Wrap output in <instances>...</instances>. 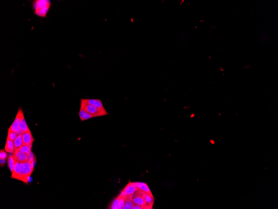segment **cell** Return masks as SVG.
<instances>
[{
  "label": "cell",
  "instance_id": "cell-21",
  "mask_svg": "<svg viewBox=\"0 0 278 209\" xmlns=\"http://www.w3.org/2000/svg\"><path fill=\"white\" fill-rule=\"evenodd\" d=\"M7 154L4 150H1L0 152V158L1 165H4L5 163L6 159L7 158Z\"/></svg>",
  "mask_w": 278,
  "mask_h": 209
},
{
  "label": "cell",
  "instance_id": "cell-5",
  "mask_svg": "<svg viewBox=\"0 0 278 209\" xmlns=\"http://www.w3.org/2000/svg\"><path fill=\"white\" fill-rule=\"evenodd\" d=\"M22 140L23 145L32 148L34 139L30 130L22 133Z\"/></svg>",
  "mask_w": 278,
  "mask_h": 209
},
{
  "label": "cell",
  "instance_id": "cell-9",
  "mask_svg": "<svg viewBox=\"0 0 278 209\" xmlns=\"http://www.w3.org/2000/svg\"><path fill=\"white\" fill-rule=\"evenodd\" d=\"M142 197L145 200L146 209H152L154 200H155V198L153 197V195H150L145 193L142 196Z\"/></svg>",
  "mask_w": 278,
  "mask_h": 209
},
{
  "label": "cell",
  "instance_id": "cell-16",
  "mask_svg": "<svg viewBox=\"0 0 278 209\" xmlns=\"http://www.w3.org/2000/svg\"><path fill=\"white\" fill-rule=\"evenodd\" d=\"M14 144L15 149H18L23 145L22 134H18L14 141Z\"/></svg>",
  "mask_w": 278,
  "mask_h": 209
},
{
  "label": "cell",
  "instance_id": "cell-6",
  "mask_svg": "<svg viewBox=\"0 0 278 209\" xmlns=\"http://www.w3.org/2000/svg\"><path fill=\"white\" fill-rule=\"evenodd\" d=\"M13 155L15 161L18 162L25 163L28 162V155L22 153L18 149H15Z\"/></svg>",
  "mask_w": 278,
  "mask_h": 209
},
{
  "label": "cell",
  "instance_id": "cell-14",
  "mask_svg": "<svg viewBox=\"0 0 278 209\" xmlns=\"http://www.w3.org/2000/svg\"><path fill=\"white\" fill-rule=\"evenodd\" d=\"M137 188L142 190V191L145 192V193H147V194H149V195H153L150 188L148 187V185L145 183H143V182H139Z\"/></svg>",
  "mask_w": 278,
  "mask_h": 209
},
{
  "label": "cell",
  "instance_id": "cell-3",
  "mask_svg": "<svg viewBox=\"0 0 278 209\" xmlns=\"http://www.w3.org/2000/svg\"><path fill=\"white\" fill-rule=\"evenodd\" d=\"M80 108L84 110L85 111L93 115L95 117L103 116L108 114L107 111H103L97 107L95 106L89 104L85 103L81 101V107Z\"/></svg>",
  "mask_w": 278,
  "mask_h": 209
},
{
  "label": "cell",
  "instance_id": "cell-18",
  "mask_svg": "<svg viewBox=\"0 0 278 209\" xmlns=\"http://www.w3.org/2000/svg\"><path fill=\"white\" fill-rule=\"evenodd\" d=\"M119 196L115 199L112 202L111 205L109 207V209H118L119 207Z\"/></svg>",
  "mask_w": 278,
  "mask_h": 209
},
{
  "label": "cell",
  "instance_id": "cell-12",
  "mask_svg": "<svg viewBox=\"0 0 278 209\" xmlns=\"http://www.w3.org/2000/svg\"><path fill=\"white\" fill-rule=\"evenodd\" d=\"M137 188H136V187H135L132 186V185H130V184L129 183V184L125 187V188L123 191L125 192V193L126 194L127 196H131L134 192H136Z\"/></svg>",
  "mask_w": 278,
  "mask_h": 209
},
{
  "label": "cell",
  "instance_id": "cell-8",
  "mask_svg": "<svg viewBox=\"0 0 278 209\" xmlns=\"http://www.w3.org/2000/svg\"><path fill=\"white\" fill-rule=\"evenodd\" d=\"M132 201L134 204V205H138L144 207L145 209H146L145 207V202L144 198L142 197L141 195H139V193L136 191L131 196Z\"/></svg>",
  "mask_w": 278,
  "mask_h": 209
},
{
  "label": "cell",
  "instance_id": "cell-20",
  "mask_svg": "<svg viewBox=\"0 0 278 209\" xmlns=\"http://www.w3.org/2000/svg\"><path fill=\"white\" fill-rule=\"evenodd\" d=\"M18 134L16 132L11 131V130L8 129V134L7 138V139L11 140L12 141L14 142L15 139L17 137Z\"/></svg>",
  "mask_w": 278,
  "mask_h": 209
},
{
  "label": "cell",
  "instance_id": "cell-11",
  "mask_svg": "<svg viewBox=\"0 0 278 209\" xmlns=\"http://www.w3.org/2000/svg\"><path fill=\"white\" fill-rule=\"evenodd\" d=\"M5 148V151L7 153H14L15 149L14 142L11 140L7 139Z\"/></svg>",
  "mask_w": 278,
  "mask_h": 209
},
{
  "label": "cell",
  "instance_id": "cell-13",
  "mask_svg": "<svg viewBox=\"0 0 278 209\" xmlns=\"http://www.w3.org/2000/svg\"><path fill=\"white\" fill-rule=\"evenodd\" d=\"M29 130H30V129H29L28 126L27 125L25 118H24V116H23V117L21 119L20 124V134H22L23 132L29 131Z\"/></svg>",
  "mask_w": 278,
  "mask_h": 209
},
{
  "label": "cell",
  "instance_id": "cell-22",
  "mask_svg": "<svg viewBox=\"0 0 278 209\" xmlns=\"http://www.w3.org/2000/svg\"><path fill=\"white\" fill-rule=\"evenodd\" d=\"M36 156L32 152L28 155V162H36Z\"/></svg>",
  "mask_w": 278,
  "mask_h": 209
},
{
  "label": "cell",
  "instance_id": "cell-24",
  "mask_svg": "<svg viewBox=\"0 0 278 209\" xmlns=\"http://www.w3.org/2000/svg\"><path fill=\"white\" fill-rule=\"evenodd\" d=\"M132 209H145L144 207L138 205H134L133 207H132Z\"/></svg>",
  "mask_w": 278,
  "mask_h": 209
},
{
  "label": "cell",
  "instance_id": "cell-1",
  "mask_svg": "<svg viewBox=\"0 0 278 209\" xmlns=\"http://www.w3.org/2000/svg\"><path fill=\"white\" fill-rule=\"evenodd\" d=\"M51 6V2L48 0H36L33 3V8L35 14L39 17L45 18Z\"/></svg>",
  "mask_w": 278,
  "mask_h": 209
},
{
  "label": "cell",
  "instance_id": "cell-4",
  "mask_svg": "<svg viewBox=\"0 0 278 209\" xmlns=\"http://www.w3.org/2000/svg\"><path fill=\"white\" fill-rule=\"evenodd\" d=\"M24 116L23 111L21 109H18V112L15 119L12 124L11 126L9 129L11 131L16 132L17 134H20V124L21 121V119Z\"/></svg>",
  "mask_w": 278,
  "mask_h": 209
},
{
  "label": "cell",
  "instance_id": "cell-19",
  "mask_svg": "<svg viewBox=\"0 0 278 209\" xmlns=\"http://www.w3.org/2000/svg\"><path fill=\"white\" fill-rule=\"evenodd\" d=\"M31 149H32V148L29 147V146L22 145V146H21V147L18 149L19 150H20V152H22V153H24L27 154V155H28L32 152V151H31Z\"/></svg>",
  "mask_w": 278,
  "mask_h": 209
},
{
  "label": "cell",
  "instance_id": "cell-15",
  "mask_svg": "<svg viewBox=\"0 0 278 209\" xmlns=\"http://www.w3.org/2000/svg\"><path fill=\"white\" fill-rule=\"evenodd\" d=\"M133 202L132 201L130 196H127L125 198V203L124 209H131L134 205Z\"/></svg>",
  "mask_w": 278,
  "mask_h": 209
},
{
  "label": "cell",
  "instance_id": "cell-23",
  "mask_svg": "<svg viewBox=\"0 0 278 209\" xmlns=\"http://www.w3.org/2000/svg\"><path fill=\"white\" fill-rule=\"evenodd\" d=\"M119 197L120 203L118 209H123L125 203V198L121 197L120 195H119Z\"/></svg>",
  "mask_w": 278,
  "mask_h": 209
},
{
  "label": "cell",
  "instance_id": "cell-7",
  "mask_svg": "<svg viewBox=\"0 0 278 209\" xmlns=\"http://www.w3.org/2000/svg\"><path fill=\"white\" fill-rule=\"evenodd\" d=\"M81 101L85 103L95 106L97 107L103 111H106L103 105L101 100L99 99H81Z\"/></svg>",
  "mask_w": 278,
  "mask_h": 209
},
{
  "label": "cell",
  "instance_id": "cell-2",
  "mask_svg": "<svg viewBox=\"0 0 278 209\" xmlns=\"http://www.w3.org/2000/svg\"><path fill=\"white\" fill-rule=\"evenodd\" d=\"M36 162H26L23 163V166L20 172L17 176L15 179H18L23 181L26 184L29 182V177L33 173L34 169V165Z\"/></svg>",
  "mask_w": 278,
  "mask_h": 209
},
{
  "label": "cell",
  "instance_id": "cell-10",
  "mask_svg": "<svg viewBox=\"0 0 278 209\" xmlns=\"http://www.w3.org/2000/svg\"><path fill=\"white\" fill-rule=\"evenodd\" d=\"M78 114L80 119H81V121H84L90 119L92 118L95 117L93 115L90 114L88 112L84 110L81 108H80Z\"/></svg>",
  "mask_w": 278,
  "mask_h": 209
},
{
  "label": "cell",
  "instance_id": "cell-17",
  "mask_svg": "<svg viewBox=\"0 0 278 209\" xmlns=\"http://www.w3.org/2000/svg\"><path fill=\"white\" fill-rule=\"evenodd\" d=\"M8 166L9 169L12 172H13L15 161L13 155H10L8 159Z\"/></svg>",
  "mask_w": 278,
  "mask_h": 209
}]
</instances>
